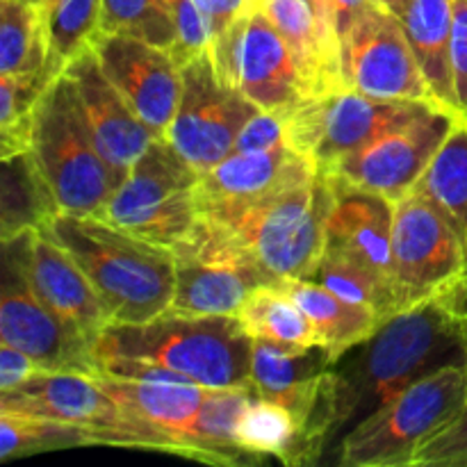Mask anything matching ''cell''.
<instances>
[{"mask_svg": "<svg viewBox=\"0 0 467 467\" xmlns=\"http://www.w3.org/2000/svg\"><path fill=\"white\" fill-rule=\"evenodd\" d=\"M62 73L71 82L78 109L85 119L96 150L108 164L119 187L132 164L158 137L141 123L117 87L109 82L91 46L76 55Z\"/></svg>", "mask_w": 467, "mask_h": 467, "instance_id": "ac0fdd59", "label": "cell"}, {"mask_svg": "<svg viewBox=\"0 0 467 467\" xmlns=\"http://www.w3.org/2000/svg\"><path fill=\"white\" fill-rule=\"evenodd\" d=\"M467 406V368L427 374L354 429L333 463L342 467H409L418 451L450 427Z\"/></svg>", "mask_w": 467, "mask_h": 467, "instance_id": "8992f818", "label": "cell"}, {"mask_svg": "<svg viewBox=\"0 0 467 467\" xmlns=\"http://www.w3.org/2000/svg\"><path fill=\"white\" fill-rule=\"evenodd\" d=\"M91 50L132 112L164 140L182 94V68L167 48L117 32L99 30Z\"/></svg>", "mask_w": 467, "mask_h": 467, "instance_id": "e0dca14e", "label": "cell"}, {"mask_svg": "<svg viewBox=\"0 0 467 467\" xmlns=\"http://www.w3.org/2000/svg\"><path fill=\"white\" fill-rule=\"evenodd\" d=\"M413 467H467V406L413 459Z\"/></svg>", "mask_w": 467, "mask_h": 467, "instance_id": "8d00e7d4", "label": "cell"}, {"mask_svg": "<svg viewBox=\"0 0 467 467\" xmlns=\"http://www.w3.org/2000/svg\"><path fill=\"white\" fill-rule=\"evenodd\" d=\"M0 342L30 356L44 372H78L96 377L94 347L67 327L39 299L18 263L3 244V296H0Z\"/></svg>", "mask_w": 467, "mask_h": 467, "instance_id": "2e32d148", "label": "cell"}, {"mask_svg": "<svg viewBox=\"0 0 467 467\" xmlns=\"http://www.w3.org/2000/svg\"><path fill=\"white\" fill-rule=\"evenodd\" d=\"M433 103L422 100H379L345 89L310 96L285 117V144L308 158L317 171L328 173L390 128L401 126Z\"/></svg>", "mask_w": 467, "mask_h": 467, "instance_id": "8fae6325", "label": "cell"}, {"mask_svg": "<svg viewBox=\"0 0 467 467\" xmlns=\"http://www.w3.org/2000/svg\"><path fill=\"white\" fill-rule=\"evenodd\" d=\"M57 64L48 55L41 7L21 0L0 3V76L41 73ZM59 67V64H57Z\"/></svg>", "mask_w": 467, "mask_h": 467, "instance_id": "f546056e", "label": "cell"}, {"mask_svg": "<svg viewBox=\"0 0 467 467\" xmlns=\"http://www.w3.org/2000/svg\"><path fill=\"white\" fill-rule=\"evenodd\" d=\"M372 3L377 0H333V30H336L337 44L342 46V41L354 30L356 21Z\"/></svg>", "mask_w": 467, "mask_h": 467, "instance_id": "b9f144b4", "label": "cell"}, {"mask_svg": "<svg viewBox=\"0 0 467 467\" xmlns=\"http://www.w3.org/2000/svg\"><path fill=\"white\" fill-rule=\"evenodd\" d=\"M317 173L308 158L281 146L263 153H228L222 162L201 173V214L254 203L290 182Z\"/></svg>", "mask_w": 467, "mask_h": 467, "instance_id": "ffe728a7", "label": "cell"}, {"mask_svg": "<svg viewBox=\"0 0 467 467\" xmlns=\"http://www.w3.org/2000/svg\"><path fill=\"white\" fill-rule=\"evenodd\" d=\"M345 87L379 100L436 103L401 18L372 3L340 46Z\"/></svg>", "mask_w": 467, "mask_h": 467, "instance_id": "9a60e30c", "label": "cell"}, {"mask_svg": "<svg viewBox=\"0 0 467 467\" xmlns=\"http://www.w3.org/2000/svg\"><path fill=\"white\" fill-rule=\"evenodd\" d=\"M401 26L436 103L459 117L451 80L454 0H410Z\"/></svg>", "mask_w": 467, "mask_h": 467, "instance_id": "d4e9b609", "label": "cell"}, {"mask_svg": "<svg viewBox=\"0 0 467 467\" xmlns=\"http://www.w3.org/2000/svg\"><path fill=\"white\" fill-rule=\"evenodd\" d=\"M21 3H30V5H36V7H41V5H44V0H21Z\"/></svg>", "mask_w": 467, "mask_h": 467, "instance_id": "bcb514c9", "label": "cell"}, {"mask_svg": "<svg viewBox=\"0 0 467 467\" xmlns=\"http://www.w3.org/2000/svg\"><path fill=\"white\" fill-rule=\"evenodd\" d=\"M235 442L251 456H276L285 465H304V424L285 406L254 397L235 427Z\"/></svg>", "mask_w": 467, "mask_h": 467, "instance_id": "83f0119b", "label": "cell"}, {"mask_svg": "<svg viewBox=\"0 0 467 467\" xmlns=\"http://www.w3.org/2000/svg\"><path fill=\"white\" fill-rule=\"evenodd\" d=\"M0 410L76 424L94 433L99 445L181 456L171 438L123 410L89 374H35L23 386L0 392Z\"/></svg>", "mask_w": 467, "mask_h": 467, "instance_id": "ba28073f", "label": "cell"}, {"mask_svg": "<svg viewBox=\"0 0 467 467\" xmlns=\"http://www.w3.org/2000/svg\"><path fill=\"white\" fill-rule=\"evenodd\" d=\"M173 21H176V44L169 53L178 64H187L190 59L208 53L214 36L205 14L201 12L196 0H171Z\"/></svg>", "mask_w": 467, "mask_h": 467, "instance_id": "d590c367", "label": "cell"}, {"mask_svg": "<svg viewBox=\"0 0 467 467\" xmlns=\"http://www.w3.org/2000/svg\"><path fill=\"white\" fill-rule=\"evenodd\" d=\"M285 117L283 112L258 109L237 135L233 150L237 153H263L285 144Z\"/></svg>", "mask_w": 467, "mask_h": 467, "instance_id": "74e56055", "label": "cell"}, {"mask_svg": "<svg viewBox=\"0 0 467 467\" xmlns=\"http://www.w3.org/2000/svg\"><path fill=\"white\" fill-rule=\"evenodd\" d=\"M94 379L123 410L160 429L176 442L181 456L192 459V424L213 388L167 379H123L109 374H96Z\"/></svg>", "mask_w": 467, "mask_h": 467, "instance_id": "603a6c76", "label": "cell"}, {"mask_svg": "<svg viewBox=\"0 0 467 467\" xmlns=\"http://www.w3.org/2000/svg\"><path fill=\"white\" fill-rule=\"evenodd\" d=\"M99 30L135 36L160 48L176 44L171 0H103Z\"/></svg>", "mask_w": 467, "mask_h": 467, "instance_id": "e575fe53", "label": "cell"}, {"mask_svg": "<svg viewBox=\"0 0 467 467\" xmlns=\"http://www.w3.org/2000/svg\"><path fill=\"white\" fill-rule=\"evenodd\" d=\"M237 319L254 340H269L290 347L322 345L317 328L308 315L278 285L255 287L237 313Z\"/></svg>", "mask_w": 467, "mask_h": 467, "instance_id": "f1b7e54d", "label": "cell"}, {"mask_svg": "<svg viewBox=\"0 0 467 467\" xmlns=\"http://www.w3.org/2000/svg\"><path fill=\"white\" fill-rule=\"evenodd\" d=\"M333 356L324 345L290 347L269 340H254L251 351V388L255 397L290 409L306 427L317 404L324 374Z\"/></svg>", "mask_w": 467, "mask_h": 467, "instance_id": "7402d4cb", "label": "cell"}, {"mask_svg": "<svg viewBox=\"0 0 467 467\" xmlns=\"http://www.w3.org/2000/svg\"><path fill=\"white\" fill-rule=\"evenodd\" d=\"M254 337L231 315L167 310L144 324H109L94 345L96 360L158 365L205 388H251Z\"/></svg>", "mask_w": 467, "mask_h": 467, "instance_id": "3957f363", "label": "cell"}, {"mask_svg": "<svg viewBox=\"0 0 467 467\" xmlns=\"http://www.w3.org/2000/svg\"><path fill=\"white\" fill-rule=\"evenodd\" d=\"M377 3L381 5L383 9H388V12H392L395 16L401 18L406 14V9H409L410 0H377Z\"/></svg>", "mask_w": 467, "mask_h": 467, "instance_id": "f6af8a7d", "label": "cell"}, {"mask_svg": "<svg viewBox=\"0 0 467 467\" xmlns=\"http://www.w3.org/2000/svg\"><path fill=\"white\" fill-rule=\"evenodd\" d=\"M459 123L463 121L450 109L429 105L406 123L381 132L342 158L327 176L397 203L418 185Z\"/></svg>", "mask_w": 467, "mask_h": 467, "instance_id": "4fadbf2b", "label": "cell"}, {"mask_svg": "<svg viewBox=\"0 0 467 467\" xmlns=\"http://www.w3.org/2000/svg\"><path fill=\"white\" fill-rule=\"evenodd\" d=\"M196 3L208 18L214 39L251 7V0H196Z\"/></svg>", "mask_w": 467, "mask_h": 467, "instance_id": "60d3db41", "label": "cell"}, {"mask_svg": "<svg viewBox=\"0 0 467 467\" xmlns=\"http://www.w3.org/2000/svg\"><path fill=\"white\" fill-rule=\"evenodd\" d=\"M328 181L333 185V205L327 222V246L363 260L369 269L386 278L392 290L395 203L386 196L345 185L333 178Z\"/></svg>", "mask_w": 467, "mask_h": 467, "instance_id": "44dd1931", "label": "cell"}, {"mask_svg": "<svg viewBox=\"0 0 467 467\" xmlns=\"http://www.w3.org/2000/svg\"><path fill=\"white\" fill-rule=\"evenodd\" d=\"M427 194L459 233L467 260V126L459 123L415 185ZM467 281V276L463 278ZM461 281V283H463Z\"/></svg>", "mask_w": 467, "mask_h": 467, "instance_id": "4dcf8cb0", "label": "cell"}, {"mask_svg": "<svg viewBox=\"0 0 467 467\" xmlns=\"http://www.w3.org/2000/svg\"><path fill=\"white\" fill-rule=\"evenodd\" d=\"M467 368V319L441 301L390 315L324 374L306 427L304 465L336 459L345 438L427 374Z\"/></svg>", "mask_w": 467, "mask_h": 467, "instance_id": "6da1fadb", "label": "cell"}, {"mask_svg": "<svg viewBox=\"0 0 467 467\" xmlns=\"http://www.w3.org/2000/svg\"><path fill=\"white\" fill-rule=\"evenodd\" d=\"M100 5L103 0H44L41 16L53 62L64 68L76 55L89 48L91 36L99 32Z\"/></svg>", "mask_w": 467, "mask_h": 467, "instance_id": "836d02e7", "label": "cell"}, {"mask_svg": "<svg viewBox=\"0 0 467 467\" xmlns=\"http://www.w3.org/2000/svg\"><path fill=\"white\" fill-rule=\"evenodd\" d=\"M30 153L48 182L59 213L100 217L117 190L96 150L68 78L59 76L32 109Z\"/></svg>", "mask_w": 467, "mask_h": 467, "instance_id": "5b68a950", "label": "cell"}, {"mask_svg": "<svg viewBox=\"0 0 467 467\" xmlns=\"http://www.w3.org/2000/svg\"><path fill=\"white\" fill-rule=\"evenodd\" d=\"M39 231L68 251L94 285L109 324H144L171 308V249L130 235L100 217L57 213Z\"/></svg>", "mask_w": 467, "mask_h": 467, "instance_id": "7a4b0ae2", "label": "cell"}, {"mask_svg": "<svg viewBox=\"0 0 467 467\" xmlns=\"http://www.w3.org/2000/svg\"><path fill=\"white\" fill-rule=\"evenodd\" d=\"M44 372L27 354H23L16 347L0 342V392L14 390L30 381L35 374Z\"/></svg>", "mask_w": 467, "mask_h": 467, "instance_id": "ab89813d", "label": "cell"}, {"mask_svg": "<svg viewBox=\"0 0 467 467\" xmlns=\"http://www.w3.org/2000/svg\"><path fill=\"white\" fill-rule=\"evenodd\" d=\"M285 36L299 62L310 94L345 89L340 50L327 39L310 0H251Z\"/></svg>", "mask_w": 467, "mask_h": 467, "instance_id": "cb8c5ba5", "label": "cell"}, {"mask_svg": "<svg viewBox=\"0 0 467 467\" xmlns=\"http://www.w3.org/2000/svg\"><path fill=\"white\" fill-rule=\"evenodd\" d=\"M285 290L315 324L322 345L331 351L333 363L358 342L368 340L383 322L368 306L351 304L310 278H285L274 283Z\"/></svg>", "mask_w": 467, "mask_h": 467, "instance_id": "484cf974", "label": "cell"}, {"mask_svg": "<svg viewBox=\"0 0 467 467\" xmlns=\"http://www.w3.org/2000/svg\"><path fill=\"white\" fill-rule=\"evenodd\" d=\"M333 185L317 171L254 203L203 213L226 226L258 258L274 283L310 278L327 249Z\"/></svg>", "mask_w": 467, "mask_h": 467, "instance_id": "277c9868", "label": "cell"}, {"mask_svg": "<svg viewBox=\"0 0 467 467\" xmlns=\"http://www.w3.org/2000/svg\"><path fill=\"white\" fill-rule=\"evenodd\" d=\"M219 76L269 112L290 114L310 99V87L285 36L251 5L210 46Z\"/></svg>", "mask_w": 467, "mask_h": 467, "instance_id": "7c38bea8", "label": "cell"}, {"mask_svg": "<svg viewBox=\"0 0 467 467\" xmlns=\"http://www.w3.org/2000/svg\"><path fill=\"white\" fill-rule=\"evenodd\" d=\"M171 254L176 292L169 310L173 313L237 317L255 287L274 285L258 258L226 226L205 214Z\"/></svg>", "mask_w": 467, "mask_h": 467, "instance_id": "30bf717a", "label": "cell"}, {"mask_svg": "<svg viewBox=\"0 0 467 467\" xmlns=\"http://www.w3.org/2000/svg\"><path fill=\"white\" fill-rule=\"evenodd\" d=\"M16 254L32 290L71 331L96 345L109 317L80 265L48 233L26 231L5 240Z\"/></svg>", "mask_w": 467, "mask_h": 467, "instance_id": "d6986e66", "label": "cell"}, {"mask_svg": "<svg viewBox=\"0 0 467 467\" xmlns=\"http://www.w3.org/2000/svg\"><path fill=\"white\" fill-rule=\"evenodd\" d=\"M199 192L201 173L167 140H155L119 182L100 219L173 249L199 223Z\"/></svg>", "mask_w": 467, "mask_h": 467, "instance_id": "52a82bcc", "label": "cell"}, {"mask_svg": "<svg viewBox=\"0 0 467 467\" xmlns=\"http://www.w3.org/2000/svg\"><path fill=\"white\" fill-rule=\"evenodd\" d=\"M451 80L456 109L467 126V0H454V32H451Z\"/></svg>", "mask_w": 467, "mask_h": 467, "instance_id": "f35d334b", "label": "cell"}, {"mask_svg": "<svg viewBox=\"0 0 467 467\" xmlns=\"http://www.w3.org/2000/svg\"><path fill=\"white\" fill-rule=\"evenodd\" d=\"M467 276L463 242L447 214L410 190L395 203L392 295L397 313L441 299Z\"/></svg>", "mask_w": 467, "mask_h": 467, "instance_id": "9c48e42d", "label": "cell"}, {"mask_svg": "<svg viewBox=\"0 0 467 467\" xmlns=\"http://www.w3.org/2000/svg\"><path fill=\"white\" fill-rule=\"evenodd\" d=\"M59 205L41 176L30 150L3 160V194H0V231L3 242L26 231H39Z\"/></svg>", "mask_w": 467, "mask_h": 467, "instance_id": "4316f807", "label": "cell"}, {"mask_svg": "<svg viewBox=\"0 0 467 467\" xmlns=\"http://www.w3.org/2000/svg\"><path fill=\"white\" fill-rule=\"evenodd\" d=\"M315 7V14H317L319 18V26H322L324 35H327V39L331 41L333 46H336L337 50H340V44H337V36H336V30H333V0H310Z\"/></svg>", "mask_w": 467, "mask_h": 467, "instance_id": "7bdbcfd3", "label": "cell"}, {"mask_svg": "<svg viewBox=\"0 0 467 467\" xmlns=\"http://www.w3.org/2000/svg\"><path fill=\"white\" fill-rule=\"evenodd\" d=\"M438 301H441L445 308H450L454 315L467 319V281L451 287V290L447 292V295H442Z\"/></svg>", "mask_w": 467, "mask_h": 467, "instance_id": "ee69618b", "label": "cell"}, {"mask_svg": "<svg viewBox=\"0 0 467 467\" xmlns=\"http://www.w3.org/2000/svg\"><path fill=\"white\" fill-rule=\"evenodd\" d=\"M181 68V103L164 140L205 173L233 153L237 135L260 108L219 76L210 50Z\"/></svg>", "mask_w": 467, "mask_h": 467, "instance_id": "5bb4252c", "label": "cell"}, {"mask_svg": "<svg viewBox=\"0 0 467 467\" xmlns=\"http://www.w3.org/2000/svg\"><path fill=\"white\" fill-rule=\"evenodd\" d=\"M85 445H99V441L76 424L0 410V461Z\"/></svg>", "mask_w": 467, "mask_h": 467, "instance_id": "d6a6232c", "label": "cell"}, {"mask_svg": "<svg viewBox=\"0 0 467 467\" xmlns=\"http://www.w3.org/2000/svg\"><path fill=\"white\" fill-rule=\"evenodd\" d=\"M310 281L336 292L345 301L368 306L381 319H388L390 315L397 313L395 296H392L386 278H381L363 260L354 258L345 251L328 249L327 246Z\"/></svg>", "mask_w": 467, "mask_h": 467, "instance_id": "1f68e13d", "label": "cell"}]
</instances>
